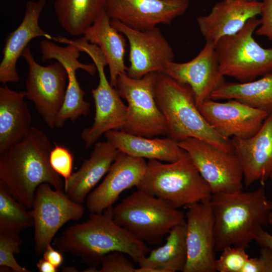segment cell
Instances as JSON below:
<instances>
[{
    "label": "cell",
    "mask_w": 272,
    "mask_h": 272,
    "mask_svg": "<svg viewBox=\"0 0 272 272\" xmlns=\"http://www.w3.org/2000/svg\"><path fill=\"white\" fill-rule=\"evenodd\" d=\"M52 148L48 137L38 128L31 127L21 141L0 153V181L17 200L28 208H32L41 184L64 189L61 176L50 164Z\"/></svg>",
    "instance_id": "6da1fadb"
},
{
    "label": "cell",
    "mask_w": 272,
    "mask_h": 272,
    "mask_svg": "<svg viewBox=\"0 0 272 272\" xmlns=\"http://www.w3.org/2000/svg\"><path fill=\"white\" fill-rule=\"evenodd\" d=\"M113 208L91 213L86 221L69 227L56 237L53 245L61 252L80 256L90 266L96 267L105 255L115 251L128 255L138 263L150 249L145 242L115 222Z\"/></svg>",
    "instance_id": "7a4b0ae2"
},
{
    "label": "cell",
    "mask_w": 272,
    "mask_h": 272,
    "mask_svg": "<svg viewBox=\"0 0 272 272\" xmlns=\"http://www.w3.org/2000/svg\"><path fill=\"white\" fill-rule=\"evenodd\" d=\"M210 202L216 251L229 246L248 247L259 231L268 225L272 212V201L263 185L251 192L212 194Z\"/></svg>",
    "instance_id": "3957f363"
},
{
    "label": "cell",
    "mask_w": 272,
    "mask_h": 272,
    "mask_svg": "<svg viewBox=\"0 0 272 272\" xmlns=\"http://www.w3.org/2000/svg\"><path fill=\"white\" fill-rule=\"evenodd\" d=\"M154 91L156 103L166 120L168 138L177 143L194 138L224 152L235 153L231 140L215 131L203 117L188 85L157 72Z\"/></svg>",
    "instance_id": "277c9868"
},
{
    "label": "cell",
    "mask_w": 272,
    "mask_h": 272,
    "mask_svg": "<svg viewBox=\"0 0 272 272\" xmlns=\"http://www.w3.org/2000/svg\"><path fill=\"white\" fill-rule=\"evenodd\" d=\"M136 187L177 209L201 202L212 194L186 152L178 160L167 164L149 160L146 173Z\"/></svg>",
    "instance_id": "5b68a950"
},
{
    "label": "cell",
    "mask_w": 272,
    "mask_h": 272,
    "mask_svg": "<svg viewBox=\"0 0 272 272\" xmlns=\"http://www.w3.org/2000/svg\"><path fill=\"white\" fill-rule=\"evenodd\" d=\"M113 215L117 224L152 245L160 243L172 229L186 222L185 215L178 209L139 190L113 207Z\"/></svg>",
    "instance_id": "8992f818"
},
{
    "label": "cell",
    "mask_w": 272,
    "mask_h": 272,
    "mask_svg": "<svg viewBox=\"0 0 272 272\" xmlns=\"http://www.w3.org/2000/svg\"><path fill=\"white\" fill-rule=\"evenodd\" d=\"M259 24V19L252 18L239 32L222 38L215 44L220 69L225 77L246 83L272 73V48L262 47L253 36Z\"/></svg>",
    "instance_id": "52a82bcc"
},
{
    "label": "cell",
    "mask_w": 272,
    "mask_h": 272,
    "mask_svg": "<svg viewBox=\"0 0 272 272\" xmlns=\"http://www.w3.org/2000/svg\"><path fill=\"white\" fill-rule=\"evenodd\" d=\"M70 43L90 57L98 73V85L92 90L95 106L94 122L91 126L84 128L81 133L85 147L88 149L105 132L120 129L126 122L127 106L123 102L116 89L111 86L106 77L104 67L107 63L98 47L89 43L83 36L71 40Z\"/></svg>",
    "instance_id": "ba28073f"
},
{
    "label": "cell",
    "mask_w": 272,
    "mask_h": 272,
    "mask_svg": "<svg viewBox=\"0 0 272 272\" xmlns=\"http://www.w3.org/2000/svg\"><path fill=\"white\" fill-rule=\"evenodd\" d=\"M157 73H149L141 79L132 78L126 72L118 77L115 88L127 102L126 122L120 130L149 138L166 135V120L154 96Z\"/></svg>",
    "instance_id": "9c48e42d"
},
{
    "label": "cell",
    "mask_w": 272,
    "mask_h": 272,
    "mask_svg": "<svg viewBox=\"0 0 272 272\" xmlns=\"http://www.w3.org/2000/svg\"><path fill=\"white\" fill-rule=\"evenodd\" d=\"M30 211L34 221L35 251L39 255L51 244L59 229L84 216L82 203L72 200L64 189H53L48 183L37 187Z\"/></svg>",
    "instance_id": "30bf717a"
},
{
    "label": "cell",
    "mask_w": 272,
    "mask_h": 272,
    "mask_svg": "<svg viewBox=\"0 0 272 272\" xmlns=\"http://www.w3.org/2000/svg\"><path fill=\"white\" fill-rule=\"evenodd\" d=\"M178 144L190 156L212 194L243 190V170L235 153L224 152L194 138Z\"/></svg>",
    "instance_id": "8fae6325"
},
{
    "label": "cell",
    "mask_w": 272,
    "mask_h": 272,
    "mask_svg": "<svg viewBox=\"0 0 272 272\" xmlns=\"http://www.w3.org/2000/svg\"><path fill=\"white\" fill-rule=\"evenodd\" d=\"M22 56L28 65L26 97L34 103L47 125L53 128L65 94L66 70L57 61L47 66L38 63L28 47Z\"/></svg>",
    "instance_id": "7c38bea8"
},
{
    "label": "cell",
    "mask_w": 272,
    "mask_h": 272,
    "mask_svg": "<svg viewBox=\"0 0 272 272\" xmlns=\"http://www.w3.org/2000/svg\"><path fill=\"white\" fill-rule=\"evenodd\" d=\"M111 24L126 38L129 47L128 76L141 79L153 72H163L174 61L173 50L161 30L155 27L138 30L112 19Z\"/></svg>",
    "instance_id": "4fadbf2b"
},
{
    "label": "cell",
    "mask_w": 272,
    "mask_h": 272,
    "mask_svg": "<svg viewBox=\"0 0 272 272\" xmlns=\"http://www.w3.org/2000/svg\"><path fill=\"white\" fill-rule=\"evenodd\" d=\"M210 198L186 207L187 261L183 272H215L214 222Z\"/></svg>",
    "instance_id": "5bb4252c"
},
{
    "label": "cell",
    "mask_w": 272,
    "mask_h": 272,
    "mask_svg": "<svg viewBox=\"0 0 272 272\" xmlns=\"http://www.w3.org/2000/svg\"><path fill=\"white\" fill-rule=\"evenodd\" d=\"M189 3V0H106L105 11L111 20L146 30L159 24L170 25L186 12Z\"/></svg>",
    "instance_id": "9a60e30c"
},
{
    "label": "cell",
    "mask_w": 272,
    "mask_h": 272,
    "mask_svg": "<svg viewBox=\"0 0 272 272\" xmlns=\"http://www.w3.org/2000/svg\"><path fill=\"white\" fill-rule=\"evenodd\" d=\"M199 110L210 126L221 136L247 139L256 134L269 113L235 99L220 102L206 100Z\"/></svg>",
    "instance_id": "2e32d148"
},
{
    "label": "cell",
    "mask_w": 272,
    "mask_h": 272,
    "mask_svg": "<svg viewBox=\"0 0 272 272\" xmlns=\"http://www.w3.org/2000/svg\"><path fill=\"white\" fill-rule=\"evenodd\" d=\"M177 82L188 85L192 89L199 109L212 93L225 82L221 73L215 44L206 42L198 54L190 61L169 63L163 72Z\"/></svg>",
    "instance_id": "e0dca14e"
},
{
    "label": "cell",
    "mask_w": 272,
    "mask_h": 272,
    "mask_svg": "<svg viewBox=\"0 0 272 272\" xmlns=\"http://www.w3.org/2000/svg\"><path fill=\"white\" fill-rule=\"evenodd\" d=\"M147 168L145 159L119 152L103 181L86 198L90 213H101L113 204L124 190L137 186Z\"/></svg>",
    "instance_id": "ac0fdd59"
},
{
    "label": "cell",
    "mask_w": 272,
    "mask_h": 272,
    "mask_svg": "<svg viewBox=\"0 0 272 272\" xmlns=\"http://www.w3.org/2000/svg\"><path fill=\"white\" fill-rule=\"evenodd\" d=\"M261 2L246 0H222L217 3L207 15L197 19L206 42L216 44L222 38L233 35L251 18L259 15Z\"/></svg>",
    "instance_id": "d6986e66"
},
{
    "label": "cell",
    "mask_w": 272,
    "mask_h": 272,
    "mask_svg": "<svg viewBox=\"0 0 272 272\" xmlns=\"http://www.w3.org/2000/svg\"><path fill=\"white\" fill-rule=\"evenodd\" d=\"M231 141L242 166L245 186L257 181L263 185L272 173V112L253 136L233 137Z\"/></svg>",
    "instance_id": "ffe728a7"
},
{
    "label": "cell",
    "mask_w": 272,
    "mask_h": 272,
    "mask_svg": "<svg viewBox=\"0 0 272 272\" xmlns=\"http://www.w3.org/2000/svg\"><path fill=\"white\" fill-rule=\"evenodd\" d=\"M46 3V0L28 1L22 22L6 38L0 64V82L4 85L20 81L17 63L31 40L39 37L52 38L39 24V18Z\"/></svg>",
    "instance_id": "44dd1931"
},
{
    "label": "cell",
    "mask_w": 272,
    "mask_h": 272,
    "mask_svg": "<svg viewBox=\"0 0 272 272\" xmlns=\"http://www.w3.org/2000/svg\"><path fill=\"white\" fill-rule=\"evenodd\" d=\"M120 151L108 141L94 144L89 158L64 182V190L73 201L83 203L88 194L108 172Z\"/></svg>",
    "instance_id": "7402d4cb"
},
{
    "label": "cell",
    "mask_w": 272,
    "mask_h": 272,
    "mask_svg": "<svg viewBox=\"0 0 272 272\" xmlns=\"http://www.w3.org/2000/svg\"><path fill=\"white\" fill-rule=\"evenodd\" d=\"M26 91L6 85L0 88V153L21 141L31 128L32 116Z\"/></svg>",
    "instance_id": "603a6c76"
},
{
    "label": "cell",
    "mask_w": 272,
    "mask_h": 272,
    "mask_svg": "<svg viewBox=\"0 0 272 272\" xmlns=\"http://www.w3.org/2000/svg\"><path fill=\"white\" fill-rule=\"evenodd\" d=\"M80 52L76 50H65L58 55L57 60L65 67L67 73L68 83L64 100L57 114L54 127L59 128L70 120L75 121L81 116H86L90 104L84 99L85 92L77 80L76 72L82 69L94 76L97 72L94 63H83L79 60Z\"/></svg>",
    "instance_id": "cb8c5ba5"
},
{
    "label": "cell",
    "mask_w": 272,
    "mask_h": 272,
    "mask_svg": "<svg viewBox=\"0 0 272 272\" xmlns=\"http://www.w3.org/2000/svg\"><path fill=\"white\" fill-rule=\"evenodd\" d=\"M91 44L97 45L103 54L109 70L110 83L115 87L118 77L126 72L125 36L111 24L105 11L98 17L83 36Z\"/></svg>",
    "instance_id": "d4e9b609"
},
{
    "label": "cell",
    "mask_w": 272,
    "mask_h": 272,
    "mask_svg": "<svg viewBox=\"0 0 272 272\" xmlns=\"http://www.w3.org/2000/svg\"><path fill=\"white\" fill-rule=\"evenodd\" d=\"M106 140L120 152L129 156L172 163L178 160L185 151L169 138H149L120 130H110L104 134Z\"/></svg>",
    "instance_id": "484cf974"
},
{
    "label": "cell",
    "mask_w": 272,
    "mask_h": 272,
    "mask_svg": "<svg viewBox=\"0 0 272 272\" xmlns=\"http://www.w3.org/2000/svg\"><path fill=\"white\" fill-rule=\"evenodd\" d=\"M106 0H55L54 10L62 28L73 36L84 33L105 10Z\"/></svg>",
    "instance_id": "4316f807"
},
{
    "label": "cell",
    "mask_w": 272,
    "mask_h": 272,
    "mask_svg": "<svg viewBox=\"0 0 272 272\" xmlns=\"http://www.w3.org/2000/svg\"><path fill=\"white\" fill-rule=\"evenodd\" d=\"M210 99H235L269 114L272 112V73L246 83L225 82L212 93Z\"/></svg>",
    "instance_id": "83f0119b"
},
{
    "label": "cell",
    "mask_w": 272,
    "mask_h": 272,
    "mask_svg": "<svg viewBox=\"0 0 272 272\" xmlns=\"http://www.w3.org/2000/svg\"><path fill=\"white\" fill-rule=\"evenodd\" d=\"M164 245L141 259L140 266L158 268L162 272L183 271L187 261L186 222L174 227L168 234Z\"/></svg>",
    "instance_id": "f1b7e54d"
},
{
    "label": "cell",
    "mask_w": 272,
    "mask_h": 272,
    "mask_svg": "<svg viewBox=\"0 0 272 272\" xmlns=\"http://www.w3.org/2000/svg\"><path fill=\"white\" fill-rule=\"evenodd\" d=\"M34 226L30 211L17 200L0 181V232L19 234Z\"/></svg>",
    "instance_id": "f546056e"
},
{
    "label": "cell",
    "mask_w": 272,
    "mask_h": 272,
    "mask_svg": "<svg viewBox=\"0 0 272 272\" xmlns=\"http://www.w3.org/2000/svg\"><path fill=\"white\" fill-rule=\"evenodd\" d=\"M21 240L19 234L0 232V266L11 269L15 272H30L20 265L14 255L20 251Z\"/></svg>",
    "instance_id": "4dcf8cb0"
},
{
    "label": "cell",
    "mask_w": 272,
    "mask_h": 272,
    "mask_svg": "<svg viewBox=\"0 0 272 272\" xmlns=\"http://www.w3.org/2000/svg\"><path fill=\"white\" fill-rule=\"evenodd\" d=\"M246 248L240 247H227L215 263L216 270L219 272H241L248 259Z\"/></svg>",
    "instance_id": "1f68e13d"
},
{
    "label": "cell",
    "mask_w": 272,
    "mask_h": 272,
    "mask_svg": "<svg viewBox=\"0 0 272 272\" xmlns=\"http://www.w3.org/2000/svg\"><path fill=\"white\" fill-rule=\"evenodd\" d=\"M74 158L70 150L63 146L55 144L49 155L53 170L66 181L72 174Z\"/></svg>",
    "instance_id": "d6a6232c"
},
{
    "label": "cell",
    "mask_w": 272,
    "mask_h": 272,
    "mask_svg": "<svg viewBox=\"0 0 272 272\" xmlns=\"http://www.w3.org/2000/svg\"><path fill=\"white\" fill-rule=\"evenodd\" d=\"M124 253L115 251L105 255L100 262L98 272H135L136 267Z\"/></svg>",
    "instance_id": "836d02e7"
},
{
    "label": "cell",
    "mask_w": 272,
    "mask_h": 272,
    "mask_svg": "<svg viewBox=\"0 0 272 272\" xmlns=\"http://www.w3.org/2000/svg\"><path fill=\"white\" fill-rule=\"evenodd\" d=\"M260 24L255 33L257 35L267 37L272 42V0L261 2Z\"/></svg>",
    "instance_id": "e575fe53"
},
{
    "label": "cell",
    "mask_w": 272,
    "mask_h": 272,
    "mask_svg": "<svg viewBox=\"0 0 272 272\" xmlns=\"http://www.w3.org/2000/svg\"><path fill=\"white\" fill-rule=\"evenodd\" d=\"M43 254V257L56 268L62 264L63 258L61 252L54 249L51 244L48 245Z\"/></svg>",
    "instance_id": "d590c367"
},
{
    "label": "cell",
    "mask_w": 272,
    "mask_h": 272,
    "mask_svg": "<svg viewBox=\"0 0 272 272\" xmlns=\"http://www.w3.org/2000/svg\"><path fill=\"white\" fill-rule=\"evenodd\" d=\"M268 224L272 225V212L268 218ZM261 247H267L272 249V235L261 228L258 232L255 240Z\"/></svg>",
    "instance_id": "8d00e7d4"
},
{
    "label": "cell",
    "mask_w": 272,
    "mask_h": 272,
    "mask_svg": "<svg viewBox=\"0 0 272 272\" xmlns=\"http://www.w3.org/2000/svg\"><path fill=\"white\" fill-rule=\"evenodd\" d=\"M241 272H264V268L259 257H249Z\"/></svg>",
    "instance_id": "74e56055"
},
{
    "label": "cell",
    "mask_w": 272,
    "mask_h": 272,
    "mask_svg": "<svg viewBox=\"0 0 272 272\" xmlns=\"http://www.w3.org/2000/svg\"><path fill=\"white\" fill-rule=\"evenodd\" d=\"M259 258L263 263L264 272H272V249L261 247Z\"/></svg>",
    "instance_id": "f35d334b"
},
{
    "label": "cell",
    "mask_w": 272,
    "mask_h": 272,
    "mask_svg": "<svg viewBox=\"0 0 272 272\" xmlns=\"http://www.w3.org/2000/svg\"><path fill=\"white\" fill-rule=\"evenodd\" d=\"M37 267L40 272H56L58 268L43 257L39 260L36 264Z\"/></svg>",
    "instance_id": "ab89813d"
},
{
    "label": "cell",
    "mask_w": 272,
    "mask_h": 272,
    "mask_svg": "<svg viewBox=\"0 0 272 272\" xmlns=\"http://www.w3.org/2000/svg\"><path fill=\"white\" fill-rule=\"evenodd\" d=\"M63 271H78L77 269L75 267L71 266H64L62 269Z\"/></svg>",
    "instance_id": "60d3db41"
},
{
    "label": "cell",
    "mask_w": 272,
    "mask_h": 272,
    "mask_svg": "<svg viewBox=\"0 0 272 272\" xmlns=\"http://www.w3.org/2000/svg\"><path fill=\"white\" fill-rule=\"evenodd\" d=\"M269 178H270V180H271V181H272V173L271 174V175H270Z\"/></svg>",
    "instance_id": "b9f144b4"
},
{
    "label": "cell",
    "mask_w": 272,
    "mask_h": 272,
    "mask_svg": "<svg viewBox=\"0 0 272 272\" xmlns=\"http://www.w3.org/2000/svg\"><path fill=\"white\" fill-rule=\"evenodd\" d=\"M248 1H258V0H246Z\"/></svg>",
    "instance_id": "7bdbcfd3"
}]
</instances>
